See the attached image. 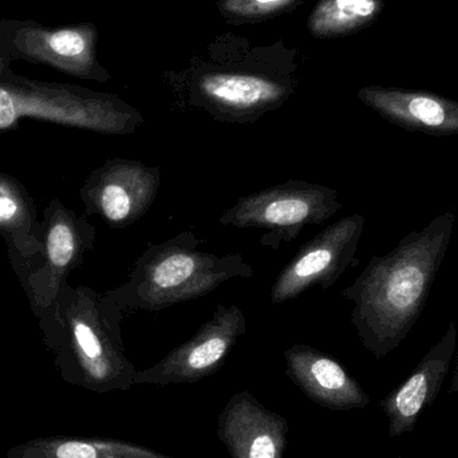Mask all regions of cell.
<instances>
[{"mask_svg":"<svg viewBox=\"0 0 458 458\" xmlns=\"http://www.w3.org/2000/svg\"><path fill=\"white\" fill-rule=\"evenodd\" d=\"M385 0H319L307 21L310 34L320 39L349 37L373 26Z\"/></svg>","mask_w":458,"mask_h":458,"instance_id":"obj_16","label":"cell"},{"mask_svg":"<svg viewBox=\"0 0 458 458\" xmlns=\"http://www.w3.org/2000/svg\"><path fill=\"white\" fill-rule=\"evenodd\" d=\"M358 98L384 120L428 136H457L458 101L430 91L393 86H365Z\"/></svg>","mask_w":458,"mask_h":458,"instance_id":"obj_13","label":"cell"},{"mask_svg":"<svg viewBox=\"0 0 458 458\" xmlns=\"http://www.w3.org/2000/svg\"><path fill=\"white\" fill-rule=\"evenodd\" d=\"M247 331V319L239 306L219 304L195 336L174 349L156 368L137 374V379H196L216 370L237 339Z\"/></svg>","mask_w":458,"mask_h":458,"instance_id":"obj_11","label":"cell"},{"mask_svg":"<svg viewBox=\"0 0 458 458\" xmlns=\"http://www.w3.org/2000/svg\"><path fill=\"white\" fill-rule=\"evenodd\" d=\"M284 50L283 53H285ZM255 48L219 58H193L169 80L179 104L203 110L215 121L247 125L282 107L298 89L293 53Z\"/></svg>","mask_w":458,"mask_h":458,"instance_id":"obj_2","label":"cell"},{"mask_svg":"<svg viewBox=\"0 0 458 458\" xmlns=\"http://www.w3.org/2000/svg\"><path fill=\"white\" fill-rule=\"evenodd\" d=\"M452 393L457 394L458 397V346L456 350V354H454V379H452Z\"/></svg>","mask_w":458,"mask_h":458,"instance_id":"obj_20","label":"cell"},{"mask_svg":"<svg viewBox=\"0 0 458 458\" xmlns=\"http://www.w3.org/2000/svg\"><path fill=\"white\" fill-rule=\"evenodd\" d=\"M303 0H219L220 15L231 24L258 23L291 13Z\"/></svg>","mask_w":458,"mask_h":458,"instance_id":"obj_18","label":"cell"},{"mask_svg":"<svg viewBox=\"0 0 458 458\" xmlns=\"http://www.w3.org/2000/svg\"><path fill=\"white\" fill-rule=\"evenodd\" d=\"M7 458H126L123 446L89 438L39 437L8 449Z\"/></svg>","mask_w":458,"mask_h":458,"instance_id":"obj_17","label":"cell"},{"mask_svg":"<svg viewBox=\"0 0 458 458\" xmlns=\"http://www.w3.org/2000/svg\"><path fill=\"white\" fill-rule=\"evenodd\" d=\"M161 169L137 160L112 158L91 172L81 190L86 214L98 215L109 227L123 229L152 208Z\"/></svg>","mask_w":458,"mask_h":458,"instance_id":"obj_10","label":"cell"},{"mask_svg":"<svg viewBox=\"0 0 458 458\" xmlns=\"http://www.w3.org/2000/svg\"><path fill=\"white\" fill-rule=\"evenodd\" d=\"M0 233L16 271L24 274L42 253L43 225L24 188L5 174H0Z\"/></svg>","mask_w":458,"mask_h":458,"instance_id":"obj_14","label":"cell"},{"mask_svg":"<svg viewBox=\"0 0 458 458\" xmlns=\"http://www.w3.org/2000/svg\"><path fill=\"white\" fill-rule=\"evenodd\" d=\"M200 240L184 231L150 244L137 259L128 282L106 296L121 311L158 312L209 295L233 279H250L253 269L240 253L217 256L199 250Z\"/></svg>","mask_w":458,"mask_h":458,"instance_id":"obj_4","label":"cell"},{"mask_svg":"<svg viewBox=\"0 0 458 458\" xmlns=\"http://www.w3.org/2000/svg\"><path fill=\"white\" fill-rule=\"evenodd\" d=\"M342 201L338 191L303 180L266 188L240 198L227 209L219 223L225 227L264 229L259 242L277 250L309 225H322L338 214Z\"/></svg>","mask_w":458,"mask_h":458,"instance_id":"obj_6","label":"cell"},{"mask_svg":"<svg viewBox=\"0 0 458 458\" xmlns=\"http://www.w3.org/2000/svg\"><path fill=\"white\" fill-rule=\"evenodd\" d=\"M363 228L365 217L355 214L304 242L275 279L269 293L272 304L293 301L315 285L325 291L333 287L349 267L357 266L355 253Z\"/></svg>","mask_w":458,"mask_h":458,"instance_id":"obj_8","label":"cell"},{"mask_svg":"<svg viewBox=\"0 0 458 458\" xmlns=\"http://www.w3.org/2000/svg\"><path fill=\"white\" fill-rule=\"evenodd\" d=\"M23 118L117 136L133 134L145 123L141 112L115 94L15 72L0 75V131L15 129Z\"/></svg>","mask_w":458,"mask_h":458,"instance_id":"obj_5","label":"cell"},{"mask_svg":"<svg viewBox=\"0 0 458 458\" xmlns=\"http://www.w3.org/2000/svg\"><path fill=\"white\" fill-rule=\"evenodd\" d=\"M55 304V320L43 330L62 378L96 392L125 385L133 368L123 355V311L91 288L66 283Z\"/></svg>","mask_w":458,"mask_h":458,"instance_id":"obj_3","label":"cell"},{"mask_svg":"<svg viewBox=\"0 0 458 458\" xmlns=\"http://www.w3.org/2000/svg\"><path fill=\"white\" fill-rule=\"evenodd\" d=\"M401 458H403V457H401Z\"/></svg>","mask_w":458,"mask_h":458,"instance_id":"obj_22","label":"cell"},{"mask_svg":"<svg viewBox=\"0 0 458 458\" xmlns=\"http://www.w3.org/2000/svg\"><path fill=\"white\" fill-rule=\"evenodd\" d=\"M250 458H275V445L269 437H259L250 446Z\"/></svg>","mask_w":458,"mask_h":458,"instance_id":"obj_19","label":"cell"},{"mask_svg":"<svg viewBox=\"0 0 458 458\" xmlns=\"http://www.w3.org/2000/svg\"><path fill=\"white\" fill-rule=\"evenodd\" d=\"M456 216L445 212L394 250L374 256L341 295L354 303L352 323L374 357H386L405 341L425 309L448 252Z\"/></svg>","mask_w":458,"mask_h":458,"instance_id":"obj_1","label":"cell"},{"mask_svg":"<svg viewBox=\"0 0 458 458\" xmlns=\"http://www.w3.org/2000/svg\"><path fill=\"white\" fill-rule=\"evenodd\" d=\"M458 346L456 323H449L443 338L430 347L420 360L413 373L382 403L389 419V436L392 438L411 433L433 401L437 398Z\"/></svg>","mask_w":458,"mask_h":458,"instance_id":"obj_12","label":"cell"},{"mask_svg":"<svg viewBox=\"0 0 458 458\" xmlns=\"http://www.w3.org/2000/svg\"><path fill=\"white\" fill-rule=\"evenodd\" d=\"M98 29L91 21L46 26L37 21L0 19V56L58 70L78 80L105 83L112 74L98 61Z\"/></svg>","mask_w":458,"mask_h":458,"instance_id":"obj_7","label":"cell"},{"mask_svg":"<svg viewBox=\"0 0 458 458\" xmlns=\"http://www.w3.org/2000/svg\"><path fill=\"white\" fill-rule=\"evenodd\" d=\"M284 355L288 373L301 384L317 387L325 397L347 408H362L369 403L360 385L333 358L304 344H295Z\"/></svg>","mask_w":458,"mask_h":458,"instance_id":"obj_15","label":"cell"},{"mask_svg":"<svg viewBox=\"0 0 458 458\" xmlns=\"http://www.w3.org/2000/svg\"><path fill=\"white\" fill-rule=\"evenodd\" d=\"M11 66H13V64H11L10 61L0 56V75L11 74V72H13Z\"/></svg>","mask_w":458,"mask_h":458,"instance_id":"obj_21","label":"cell"},{"mask_svg":"<svg viewBox=\"0 0 458 458\" xmlns=\"http://www.w3.org/2000/svg\"><path fill=\"white\" fill-rule=\"evenodd\" d=\"M42 261L21 275L32 304L47 311L58 301L67 275L94 247L96 228L74 212L53 201L45 212Z\"/></svg>","mask_w":458,"mask_h":458,"instance_id":"obj_9","label":"cell"}]
</instances>
